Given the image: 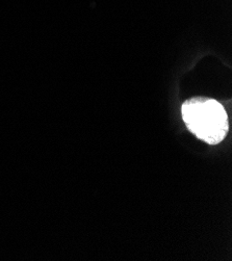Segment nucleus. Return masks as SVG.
<instances>
[{"instance_id": "obj_1", "label": "nucleus", "mask_w": 232, "mask_h": 261, "mask_svg": "<svg viewBox=\"0 0 232 261\" xmlns=\"http://www.w3.org/2000/svg\"><path fill=\"white\" fill-rule=\"evenodd\" d=\"M181 115L187 129L209 145L221 143L228 133L226 109L215 99H188L181 106Z\"/></svg>"}]
</instances>
